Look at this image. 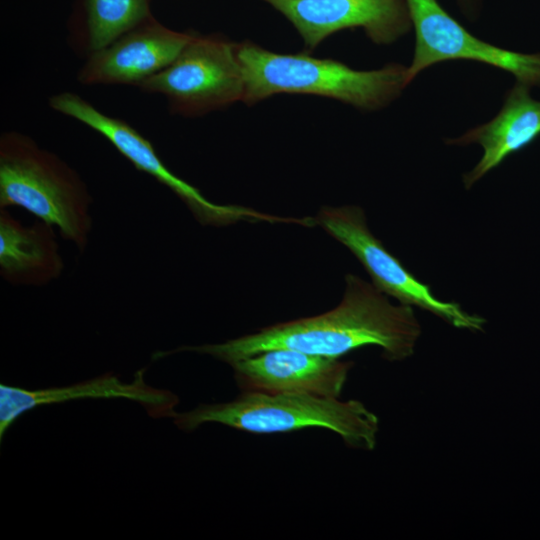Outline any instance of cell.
<instances>
[{"label": "cell", "mask_w": 540, "mask_h": 540, "mask_svg": "<svg viewBox=\"0 0 540 540\" xmlns=\"http://www.w3.org/2000/svg\"><path fill=\"white\" fill-rule=\"evenodd\" d=\"M420 335L412 306L393 304L372 283L347 274L341 302L326 313L278 323L223 343L183 346L171 353L197 352L231 365L275 348L340 358L374 345L382 349L385 359L402 361L413 355Z\"/></svg>", "instance_id": "obj_1"}, {"label": "cell", "mask_w": 540, "mask_h": 540, "mask_svg": "<svg viewBox=\"0 0 540 540\" xmlns=\"http://www.w3.org/2000/svg\"><path fill=\"white\" fill-rule=\"evenodd\" d=\"M236 54L247 105L274 94H309L374 111L388 106L410 84L407 67L398 63L360 71L334 59L275 53L249 41L236 43Z\"/></svg>", "instance_id": "obj_2"}, {"label": "cell", "mask_w": 540, "mask_h": 540, "mask_svg": "<svg viewBox=\"0 0 540 540\" xmlns=\"http://www.w3.org/2000/svg\"><path fill=\"white\" fill-rule=\"evenodd\" d=\"M172 418L187 432L210 422L254 434L326 428L348 446L365 450L375 448L379 428L377 416L358 400L256 391H243L229 402L200 404L188 412H175Z\"/></svg>", "instance_id": "obj_3"}, {"label": "cell", "mask_w": 540, "mask_h": 540, "mask_svg": "<svg viewBox=\"0 0 540 540\" xmlns=\"http://www.w3.org/2000/svg\"><path fill=\"white\" fill-rule=\"evenodd\" d=\"M92 196L75 169L30 137L0 138V208L21 207L85 251L93 228Z\"/></svg>", "instance_id": "obj_4"}, {"label": "cell", "mask_w": 540, "mask_h": 540, "mask_svg": "<svg viewBox=\"0 0 540 540\" xmlns=\"http://www.w3.org/2000/svg\"><path fill=\"white\" fill-rule=\"evenodd\" d=\"M348 248L369 274L372 284L399 303L428 311L458 329L482 331L486 320L465 311L457 302L438 299L370 231L362 208L324 206L314 220Z\"/></svg>", "instance_id": "obj_5"}, {"label": "cell", "mask_w": 540, "mask_h": 540, "mask_svg": "<svg viewBox=\"0 0 540 540\" xmlns=\"http://www.w3.org/2000/svg\"><path fill=\"white\" fill-rule=\"evenodd\" d=\"M139 87L164 95L173 113L200 116L243 100L244 77L236 43L193 35L179 56Z\"/></svg>", "instance_id": "obj_6"}, {"label": "cell", "mask_w": 540, "mask_h": 540, "mask_svg": "<svg viewBox=\"0 0 540 540\" xmlns=\"http://www.w3.org/2000/svg\"><path fill=\"white\" fill-rule=\"evenodd\" d=\"M51 107L105 137L137 170L169 188L203 225L227 226L239 221L277 222L278 217L239 205H220L208 200L197 188L176 176L157 155L154 147L123 120L108 116L80 96L65 92L53 96Z\"/></svg>", "instance_id": "obj_7"}, {"label": "cell", "mask_w": 540, "mask_h": 540, "mask_svg": "<svg viewBox=\"0 0 540 540\" xmlns=\"http://www.w3.org/2000/svg\"><path fill=\"white\" fill-rule=\"evenodd\" d=\"M415 46L407 67L411 83L428 67L444 61L467 60L512 74L516 82L540 87V53H521L485 42L471 34L437 0H406Z\"/></svg>", "instance_id": "obj_8"}, {"label": "cell", "mask_w": 540, "mask_h": 540, "mask_svg": "<svg viewBox=\"0 0 540 540\" xmlns=\"http://www.w3.org/2000/svg\"><path fill=\"white\" fill-rule=\"evenodd\" d=\"M296 28L308 50L331 34L362 28L377 45L406 35L412 22L406 0H263Z\"/></svg>", "instance_id": "obj_9"}, {"label": "cell", "mask_w": 540, "mask_h": 540, "mask_svg": "<svg viewBox=\"0 0 540 540\" xmlns=\"http://www.w3.org/2000/svg\"><path fill=\"white\" fill-rule=\"evenodd\" d=\"M231 367L242 391L338 398L352 363L295 349L275 348L238 360Z\"/></svg>", "instance_id": "obj_10"}, {"label": "cell", "mask_w": 540, "mask_h": 540, "mask_svg": "<svg viewBox=\"0 0 540 540\" xmlns=\"http://www.w3.org/2000/svg\"><path fill=\"white\" fill-rule=\"evenodd\" d=\"M194 34L168 29L152 18L91 53L79 73L86 85L137 84L168 67Z\"/></svg>", "instance_id": "obj_11"}, {"label": "cell", "mask_w": 540, "mask_h": 540, "mask_svg": "<svg viewBox=\"0 0 540 540\" xmlns=\"http://www.w3.org/2000/svg\"><path fill=\"white\" fill-rule=\"evenodd\" d=\"M144 372L145 368L138 370L130 383L105 374L70 386L37 390L1 384L0 437L20 415L33 408L80 398H125L138 402L153 418L172 417L179 402L177 395L146 384Z\"/></svg>", "instance_id": "obj_12"}, {"label": "cell", "mask_w": 540, "mask_h": 540, "mask_svg": "<svg viewBox=\"0 0 540 540\" xmlns=\"http://www.w3.org/2000/svg\"><path fill=\"white\" fill-rule=\"evenodd\" d=\"M530 89L516 82L505 94L503 105L493 119L446 140L448 145L478 144L483 149L479 162L462 176L466 189L540 136V100L531 96Z\"/></svg>", "instance_id": "obj_13"}, {"label": "cell", "mask_w": 540, "mask_h": 540, "mask_svg": "<svg viewBox=\"0 0 540 540\" xmlns=\"http://www.w3.org/2000/svg\"><path fill=\"white\" fill-rule=\"evenodd\" d=\"M55 227L37 219L24 225L0 208V274L14 286L42 287L64 271Z\"/></svg>", "instance_id": "obj_14"}, {"label": "cell", "mask_w": 540, "mask_h": 540, "mask_svg": "<svg viewBox=\"0 0 540 540\" xmlns=\"http://www.w3.org/2000/svg\"><path fill=\"white\" fill-rule=\"evenodd\" d=\"M85 11L91 53L152 18L148 0H85Z\"/></svg>", "instance_id": "obj_15"}, {"label": "cell", "mask_w": 540, "mask_h": 540, "mask_svg": "<svg viewBox=\"0 0 540 540\" xmlns=\"http://www.w3.org/2000/svg\"><path fill=\"white\" fill-rule=\"evenodd\" d=\"M462 12L469 18H473L478 10L480 0H456Z\"/></svg>", "instance_id": "obj_16"}]
</instances>
